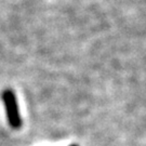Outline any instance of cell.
Here are the masks:
<instances>
[{
	"label": "cell",
	"mask_w": 146,
	"mask_h": 146,
	"mask_svg": "<svg viewBox=\"0 0 146 146\" xmlns=\"http://www.w3.org/2000/svg\"><path fill=\"white\" fill-rule=\"evenodd\" d=\"M2 101L5 106V113H7V118L9 121V125L12 129H20L22 127V118L19 111V106H17V101L14 92L11 89H5L2 92Z\"/></svg>",
	"instance_id": "cell-1"
},
{
	"label": "cell",
	"mask_w": 146,
	"mask_h": 146,
	"mask_svg": "<svg viewBox=\"0 0 146 146\" xmlns=\"http://www.w3.org/2000/svg\"><path fill=\"white\" fill-rule=\"evenodd\" d=\"M69 146H78L77 144H72V145H69Z\"/></svg>",
	"instance_id": "cell-2"
}]
</instances>
